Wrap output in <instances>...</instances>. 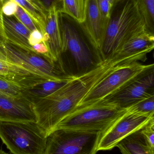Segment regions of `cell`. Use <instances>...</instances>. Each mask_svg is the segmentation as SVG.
I'll list each match as a JSON object with an SVG mask.
<instances>
[{
  "instance_id": "5b68a950",
  "label": "cell",
  "mask_w": 154,
  "mask_h": 154,
  "mask_svg": "<svg viewBox=\"0 0 154 154\" xmlns=\"http://www.w3.org/2000/svg\"><path fill=\"white\" fill-rule=\"evenodd\" d=\"M103 133L56 129L47 137L43 154H96Z\"/></svg>"
},
{
  "instance_id": "d6986e66",
  "label": "cell",
  "mask_w": 154,
  "mask_h": 154,
  "mask_svg": "<svg viewBox=\"0 0 154 154\" xmlns=\"http://www.w3.org/2000/svg\"><path fill=\"white\" fill-rule=\"evenodd\" d=\"M60 13H65L81 24L85 22L87 15L88 0H61Z\"/></svg>"
},
{
  "instance_id": "30bf717a",
  "label": "cell",
  "mask_w": 154,
  "mask_h": 154,
  "mask_svg": "<svg viewBox=\"0 0 154 154\" xmlns=\"http://www.w3.org/2000/svg\"><path fill=\"white\" fill-rule=\"evenodd\" d=\"M0 121L37 123L34 105L24 97H12L0 94Z\"/></svg>"
},
{
  "instance_id": "f1b7e54d",
  "label": "cell",
  "mask_w": 154,
  "mask_h": 154,
  "mask_svg": "<svg viewBox=\"0 0 154 154\" xmlns=\"http://www.w3.org/2000/svg\"><path fill=\"white\" fill-rule=\"evenodd\" d=\"M4 0H0V45L4 43L7 41V37L5 32L3 18L2 7Z\"/></svg>"
},
{
  "instance_id": "3957f363",
  "label": "cell",
  "mask_w": 154,
  "mask_h": 154,
  "mask_svg": "<svg viewBox=\"0 0 154 154\" xmlns=\"http://www.w3.org/2000/svg\"><path fill=\"white\" fill-rule=\"evenodd\" d=\"M128 112L108 100L76 109L64 118L56 129L95 131L104 133Z\"/></svg>"
},
{
  "instance_id": "ffe728a7",
  "label": "cell",
  "mask_w": 154,
  "mask_h": 154,
  "mask_svg": "<svg viewBox=\"0 0 154 154\" xmlns=\"http://www.w3.org/2000/svg\"><path fill=\"white\" fill-rule=\"evenodd\" d=\"M142 12L150 36L154 35V0H136Z\"/></svg>"
},
{
  "instance_id": "83f0119b",
  "label": "cell",
  "mask_w": 154,
  "mask_h": 154,
  "mask_svg": "<svg viewBox=\"0 0 154 154\" xmlns=\"http://www.w3.org/2000/svg\"><path fill=\"white\" fill-rule=\"evenodd\" d=\"M142 132L152 148H154V130L148 125L142 129Z\"/></svg>"
},
{
  "instance_id": "9c48e42d",
  "label": "cell",
  "mask_w": 154,
  "mask_h": 154,
  "mask_svg": "<svg viewBox=\"0 0 154 154\" xmlns=\"http://www.w3.org/2000/svg\"><path fill=\"white\" fill-rule=\"evenodd\" d=\"M152 116L128 112L101 135L98 151H109L116 146L123 139L149 124Z\"/></svg>"
},
{
  "instance_id": "9a60e30c",
  "label": "cell",
  "mask_w": 154,
  "mask_h": 154,
  "mask_svg": "<svg viewBox=\"0 0 154 154\" xmlns=\"http://www.w3.org/2000/svg\"><path fill=\"white\" fill-rule=\"evenodd\" d=\"M3 18L5 32L7 40L26 49L33 51L28 41L31 32L14 15L6 16L3 14Z\"/></svg>"
},
{
  "instance_id": "f546056e",
  "label": "cell",
  "mask_w": 154,
  "mask_h": 154,
  "mask_svg": "<svg viewBox=\"0 0 154 154\" xmlns=\"http://www.w3.org/2000/svg\"><path fill=\"white\" fill-rule=\"evenodd\" d=\"M105 1H107V2H110V3L113 5L114 7L118 3L120 0H105Z\"/></svg>"
},
{
  "instance_id": "4316f807",
  "label": "cell",
  "mask_w": 154,
  "mask_h": 154,
  "mask_svg": "<svg viewBox=\"0 0 154 154\" xmlns=\"http://www.w3.org/2000/svg\"><path fill=\"white\" fill-rule=\"evenodd\" d=\"M29 43L31 47L35 44L43 42V36L42 33L38 29H35L31 32L29 37Z\"/></svg>"
},
{
  "instance_id": "603a6c76",
  "label": "cell",
  "mask_w": 154,
  "mask_h": 154,
  "mask_svg": "<svg viewBox=\"0 0 154 154\" xmlns=\"http://www.w3.org/2000/svg\"><path fill=\"white\" fill-rule=\"evenodd\" d=\"M14 15L31 32L33 31L34 30L37 29H38L37 26L35 25L34 22L32 21L30 17L18 5L17 10L14 13Z\"/></svg>"
},
{
  "instance_id": "8992f818",
  "label": "cell",
  "mask_w": 154,
  "mask_h": 154,
  "mask_svg": "<svg viewBox=\"0 0 154 154\" xmlns=\"http://www.w3.org/2000/svg\"><path fill=\"white\" fill-rule=\"evenodd\" d=\"M0 59L23 68L35 76L46 80L57 81L53 64L43 56L7 40L0 45Z\"/></svg>"
},
{
  "instance_id": "6da1fadb",
  "label": "cell",
  "mask_w": 154,
  "mask_h": 154,
  "mask_svg": "<svg viewBox=\"0 0 154 154\" xmlns=\"http://www.w3.org/2000/svg\"><path fill=\"white\" fill-rule=\"evenodd\" d=\"M124 65L122 60L115 57L104 59L89 71L75 75L53 94L33 102L38 125L48 136L76 110L94 86L118 66Z\"/></svg>"
},
{
  "instance_id": "52a82bcc",
  "label": "cell",
  "mask_w": 154,
  "mask_h": 154,
  "mask_svg": "<svg viewBox=\"0 0 154 154\" xmlns=\"http://www.w3.org/2000/svg\"><path fill=\"white\" fill-rule=\"evenodd\" d=\"M144 66L140 62H134L118 66L89 91L76 110L91 106L112 96L140 72Z\"/></svg>"
},
{
  "instance_id": "8fae6325",
  "label": "cell",
  "mask_w": 154,
  "mask_h": 154,
  "mask_svg": "<svg viewBox=\"0 0 154 154\" xmlns=\"http://www.w3.org/2000/svg\"><path fill=\"white\" fill-rule=\"evenodd\" d=\"M62 51H68L77 65L86 68L91 64V55L76 30L72 25L62 23L60 20Z\"/></svg>"
},
{
  "instance_id": "277c9868",
  "label": "cell",
  "mask_w": 154,
  "mask_h": 154,
  "mask_svg": "<svg viewBox=\"0 0 154 154\" xmlns=\"http://www.w3.org/2000/svg\"><path fill=\"white\" fill-rule=\"evenodd\" d=\"M47 137L37 122L0 121V138L13 154H43Z\"/></svg>"
},
{
  "instance_id": "484cf974",
  "label": "cell",
  "mask_w": 154,
  "mask_h": 154,
  "mask_svg": "<svg viewBox=\"0 0 154 154\" xmlns=\"http://www.w3.org/2000/svg\"><path fill=\"white\" fill-rule=\"evenodd\" d=\"M32 48L34 52L37 54L44 56L53 63L51 59L48 49L44 42H42L38 44H35L32 46Z\"/></svg>"
},
{
  "instance_id": "ac0fdd59",
  "label": "cell",
  "mask_w": 154,
  "mask_h": 154,
  "mask_svg": "<svg viewBox=\"0 0 154 154\" xmlns=\"http://www.w3.org/2000/svg\"><path fill=\"white\" fill-rule=\"evenodd\" d=\"M29 15L43 34L47 23L48 9L41 0H14Z\"/></svg>"
},
{
  "instance_id": "7a4b0ae2",
  "label": "cell",
  "mask_w": 154,
  "mask_h": 154,
  "mask_svg": "<svg viewBox=\"0 0 154 154\" xmlns=\"http://www.w3.org/2000/svg\"><path fill=\"white\" fill-rule=\"evenodd\" d=\"M145 32V22L136 0H120L114 7L106 31L101 51L104 59L113 57L128 41Z\"/></svg>"
},
{
  "instance_id": "7c38bea8",
  "label": "cell",
  "mask_w": 154,
  "mask_h": 154,
  "mask_svg": "<svg viewBox=\"0 0 154 154\" xmlns=\"http://www.w3.org/2000/svg\"><path fill=\"white\" fill-rule=\"evenodd\" d=\"M60 14L56 4L53 3L49 6L43 33V42L48 49L51 59L53 63L60 61L62 53Z\"/></svg>"
},
{
  "instance_id": "d6a6232c",
  "label": "cell",
  "mask_w": 154,
  "mask_h": 154,
  "mask_svg": "<svg viewBox=\"0 0 154 154\" xmlns=\"http://www.w3.org/2000/svg\"><path fill=\"white\" fill-rule=\"evenodd\" d=\"M0 154H8L6 153V152H4V151H3L2 150H0Z\"/></svg>"
},
{
  "instance_id": "e0dca14e",
  "label": "cell",
  "mask_w": 154,
  "mask_h": 154,
  "mask_svg": "<svg viewBox=\"0 0 154 154\" xmlns=\"http://www.w3.org/2000/svg\"><path fill=\"white\" fill-rule=\"evenodd\" d=\"M116 147L119 149L121 154H152L151 146L142 133V129L123 139Z\"/></svg>"
},
{
  "instance_id": "d4e9b609",
  "label": "cell",
  "mask_w": 154,
  "mask_h": 154,
  "mask_svg": "<svg viewBox=\"0 0 154 154\" xmlns=\"http://www.w3.org/2000/svg\"><path fill=\"white\" fill-rule=\"evenodd\" d=\"M18 4L13 1H8L4 2L2 7L3 14L6 16L14 15L17 10Z\"/></svg>"
},
{
  "instance_id": "1f68e13d",
  "label": "cell",
  "mask_w": 154,
  "mask_h": 154,
  "mask_svg": "<svg viewBox=\"0 0 154 154\" xmlns=\"http://www.w3.org/2000/svg\"><path fill=\"white\" fill-rule=\"evenodd\" d=\"M149 38L151 42H153L154 43V36H149ZM153 55V57L154 58V51Z\"/></svg>"
},
{
  "instance_id": "cb8c5ba5",
  "label": "cell",
  "mask_w": 154,
  "mask_h": 154,
  "mask_svg": "<svg viewBox=\"0 0 154 154\" xmlns=\"http://www.w3.org/2000/svg\"><path fill=\"white\" fill-rule=\"evenodd\" d=\"M100 11L103 20L108 25L113 13L114 6L105 0H97Z\"/></svg>"
},
{
  "instance_id": "836d02e7",
  "label": "cell",
  "mask_w": 154,
  "mask_h": 154,
  "mask_svg": "<svg viewBox=\"0 0 154 154\" xmlns=\"http://www.w3.org/2000/svg\"><path fill=\"white\" fill-rule=\"evenodd\" d=\"M151 152L152 154H154V148L151 147Z\"/></svg>"
},
{
  "instance_id": "4fadbf2b",
  "label": "cell",
  "mask_w": 154,
  "mask_h": 154,
  "mask_svg": "<svg viewBox=\"0 0 154 154\" xmlns=\"http://www.w3.org/2000/svg\"><path fill=\"white\" fill-rule=\"evenodd\" d=\"M84 29L92 46L101 53L108 24L103 20L97 0H88Z\"/></svg>"
},
{
  "instance_id": "d590c367",
  "label": "cell",
  "mask_w": 154,
  "mask_h": 154,
  "mask_svg": "<svg viewBox=\"0 0 154 154\" xmlns=\"http://www.w3.org/2000/svg\"><path fill=\"white\" fill-rule=\"evenodd\" d=\"M46 1H48V0H46Z\"/></svg>"
},
{
  "instance_id": "e575fe53",
  "label": "cell",
  "mask_w": 154,
  "mask_h": 154,
  "mask_svg": "<svg viewBox=\"0 0 154 154\" xmlns=\"http://www.w3.org/2000/svg\"><path fill=\"white\" fill-rule=\"evenodd\" d=\"M8 1H13V2H14V0H8Z\"/></svg>"
},
{
  "instance_id": "ba28073f",
  "label": "cell",
  "mask_w": 154,
  "mask_h": 154,
  "mask_svg": "<svg viewBox=\"0 0 154 154\" xmlns=\"http://www.w3.org/2000/svg\"><path fill=\"white\" fill-rule=\"evenodd\" d=\"M154 95V62L145 65L123 88L106 100L127 109Z\"/></svg>"
},
{
  "instance_id": "4dcf8cb0",
  "label": "cell",
  "mask_w": 154,
  "mask_h": 154,
  "mask_svg": "<svg viewBox=\"0 0 154 154\" xmlns=\"http://www.w3.org/2000/svg\"><path fill=\"white\" fill-rule=\"evenodd\" d=\"M148 125L150 126L154 130V116H153L152 117Z\"/></svg>"
},
{
  "instance_id": "7402d4cb",
  "label": "cell",
  "mask_w": 154,
  "mask_h": 154,
  "mask_svg": "<svg viewBox=\"0 0 154 154\" xmlns=\"http://www.w3.org/2000/svg\"><path fill=\"white\" fill-rule=\"evenodd\" d=\"M128 112L154 116V95L127 108Z\"/></svg>"
},
{
  "instance_id": "5bb4252c",
  "label": "cell",
  "mask_w": 154,
  "mask_h": 154,
  "mask_svg": "<svg viewBox=\"0 0 154 154\" xmlns=\"http://www.w3.org/2000/svg\"><path fill=\"white\" fill-rule=\"evenodd\" d=\"M0 77L17 83L23 88L46 80L33 75L18 65L2 59H0Z\"/></svg>"
},
{
  "instance_id": "2e32d148",
  "label": "cell",
  "mask_w": 154,
  "mask_h": 154,
  "mask_svg": "<svg viewBox=\"0 0 154 154\" xmlns=\"http://www.w3.org/2000/svg\"><path fill=\"white\" fill-rule=\"evenodd\" d=\"M74 76L75 75L67 76L63 77L60 80H43L39 82L28 88H23V96L33 103L36 100L53 94Z\"/></svg>"
},
{
  "instance_id": "44dd1931",
  "label": "cell",
  "mask_w": 154,
  "mask_h": 154,
  "mask_svg": "<svg viewBox=\"0 0 154 154\" xmlns=\"http://www.w3.org/2000/svg\"><path fill=\"white\" fill-rule=\"evenodd\" d=\"M23 88L17 83L0 77V94L15 98L23 97Z\"/></svg>"
}]
</instances>
